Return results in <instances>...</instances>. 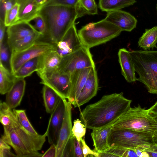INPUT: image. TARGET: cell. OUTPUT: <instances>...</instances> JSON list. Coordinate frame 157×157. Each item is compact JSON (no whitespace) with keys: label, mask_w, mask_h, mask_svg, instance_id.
I'll return each instance as SVG.
<instances>
[{"label":"cell","mask_w":157,"mask_h":157,"mask_svg":"<svg viewBox=\"0 0 157 157\" xmlns=\"http://www.w3.org/2000/svg\"><path fill=\"white\" fill-rule=\"evenodd\" d=\"M17 2L19 5V10L16 23L21 21L30 22L39 14L41 8L35 0H17Z\"/></svg>","instance_id":"obj_21"},{"label":"cell","mask_w":157,"mask_h":157,"mask_svg":"<svg viewBox=\"0 0 157 157\" xmlns=\"http://www.w3.org/2000/svg\"><path fill=\"white\" fill-rule=\"evenodd\" d=\"M10 115L11 119L10 124L27 147L33 151H38L40 150L45 141L46 133L38 136L32 134L21 126L11 109L10 110Z\"/></svg>","instance_id":"obj_12"},{"label":"cell","mask_w":157,"mask_h":157,"mask_svg":"<svg viewBox=\"0 0 157 157\" xmlns=\"http://www.w3.org/2000/svg\"><path fill=\"white\" fill-rule=\"evenodd\" d=\"M6 27L4 21L0 20V44L4 39L5 32Z\"/></svg>","instance_id":"obj_45"},{"label":"cell","mask_w":157,"mask_h":157,"mask_svg":"<svg viewBox=\"0 0 157 157\" xmlns=\"http://www.w3.org/2000/svg\"><path fill=\"white\" fill-rule=\"evenodd\" d=\"M0 148L4 149L8 148L10 149V147L1 138L0 140Z\"/></svg>","instance_id":"obj_47"},{"label":"cell","mask_w":157,"mask_h":157,"mask_svg":"<svg viewBox=\"0 0 157 157\" xmlns=\"http://www.w3.org/2000/svg\"><path fill=\"white\" fill-rule=\"evenodd\" d=\"M17 3V0H0V20L4 22L6 12Z\"/></svg>","instance_id":"obj_37"},{"label":"cell","mask_w":157,"mask_h":157,"mask_svg":"<svg viewBox=\"0 0 157 157\" xmlns=\"http://www.w3.org/2000/svg\"><path fill=\"white\" fill-rule=\"evenodd\" d=\"M112 129V126L92 130L91 133L95 151L103 152L109 147L108 139Z\"/></svg>","instance_id":"obj_23"},{"label":"cell","mask_w":157,"mask_h":157,"mask_svg":"<svg viewBox=\"0 0 157 157\" xmlns=\"http://www.w3.org/2000/svg\"><path fill=\"white\" fill-rule=\"evenodd\" d=\"M65 113V104L61 98L55 109L51 113L45 132L49 143L57 145L60 129L62 126Z\"/></svg>","instance_id":"obj_13"},{"label":"cell","mask_w":157,"mask_h":157,"mask_svg":"<svg viewBox=\"0 0 157 157\" xmlns=\"http://www.w3.org/2000/svg\"><path fill=\"white\" fill-rule=\"evenodd\" d=\"M118 55L121 74L126 81L128 82H132L137 80L130 52L125 48H121L119 50Z\"/></svg>","instance_id":"obj_20"},{"label":"cell","mask_w":157,"mask_h":157,"mask_svg":"<svg viewBox=\"0 0 157 157\" xmlns=\"http://www.w3.org/2000/svg\"><path fill=\"white\" fill-rule=\"evenodd\" d=\"M16 77L11 71L0 63V93L6 94L14 84Z\"/></svg>","instance_id":"obj_27"},{"label":"cell","mask_w":157,"mask_h":157,"mask_svg":"<svg viewBox=\"0 0 157 157\" xmlns=\"http://www.w3.org/2000/svg\"><path fill=\"white\" fill-rule=\"evenodd\" d=\"M19 5L17 3L11 9L6 12L4 19V24L8 27L17 21L19 13Z\"/></svg>","instance_id":"obj_35"},{"label":"cell","mask_w":157,"mask_h":157,"mask_svg":"<svg viewBox=\"0 0 157 157\" xmlns=\"http://www.w3.org/2000/svg\"><path fill=\"white\" fill-rule=\"evenodd\" d=\"M143 148L144 151L147 154L148 157H157V152L145 149L144 147Z\"/></svg>","instance_id":"obj_49"},{"label":"cell","mask_w":157,"mask_h":157,"mask_svg":"<svg viewBox=\"0 0 157 157\" xmlns=\"http://www.w3.org/2000/svg\"><path fill=\"white\" fill-rule=\"evenodd\" d=\"M111 126L113 129H130L153 135L155 130L153 122L147 114V110L139 104L131 107Z\"/></svg>","instance_id":"obj_5"},{"label":"cell","mask_w":157,"mask_h":157,"mask_svg":"<svg viewBox=\"0 0 157 157\" xmlns=\"http://www.w3.org/2000/svg\"><path fill=\"white\" fill-rule=\"evenodd\" d=\"M72 149L74 157H84L81 142L74 136L72 138Z\"/></svg>","instance_id":"obj_40"},{"label":"cell","mask_w":157,"mask_h":157,"mask_svg":"<svg viewBox=\"0 0 157 157\" xmlns=\"http://www.w3.org/2000/svg\"><path fill=\"white\" fill-rule=\"evenodd\" d=\"M101 157H138L134 149L119 147H109L105 151L99 153Z\"/></svg>","instance_id":"obj_30"},{"label":"cell","mask_w":157,"mask_h":157,"mask_svg":"<svg viewBox=\"0 0 157 157\" xmlns=\"http://www.w3.org/2000/svg\"><path fill=\"white\" fill-rule=\"evenodd\" d=\"M79 0H47L43 6L50 5H60L67 6L77 7Z\"/></svg>","instance_id":"obj_39"},{"label":"cell","mask_w":157,"mask_h":157,"mask_svg":"<svg viewBox=\"0 0 157 157\" xmlns=\"http://www.w3.org/2000/svg\"><path fill=\"white\" fill-rule=\"evenodd\" d=\"M55 49L62 57L80 48L82 46L75 24L69 29L62 39L54 44Z\"/></svg>","instance_id":"obj_14"},{"label":"cell","mask_w":157,"mask_h":157,"mask_svg":"<svg viewBox=\"0 0 157 157\" xmlns=\"http://www.w3.org/2000/svg\"><path fill=\"white\" fill-rule=\"evenodd\" d=\"M39 56L33 58L23 64L13 74L16 78H25L37 71L39 66Z\"/></svg>","instance_id":"obj_29"},{"label":"cell","mask_w":157,"mask_h":157,"mask_svg":"<svg viewBox=\"0 0 157 157\" xmlns=\"http://www.w3.org/2000/svg\"><path fill=\"white\" fill-rule=\"evenodd\" d=\"M157 26L149 29H146L145 32L139 38L138 42L139 46L144 50L151 48H157Z\"/></svg>","instance_id":"obj_26"},{"label":"cell","mask_w":157,"mask_h":157,"mask_svg":"<svg viewBox=\"0 0 157 157\" xmlns=\"http://www.w3.org/2000/svg\"><path fill=\"white\" fill-rule=\"evenodd\" d=\"M81 142L82 144L84 157L89 156L99 157V153L94 150H92L86 144L84 138L81 139Z\"/></svg>","instance_id":"obj_41"},{"label":"cell","mask_w":157,"mask_h":157,"mask_svg":"<svg viewBox=\"0 0 157 157\" xmlns=\"http://www.w3.org/2000/svg\"><path fill=\"white\" fill-rule=\"evenodd\" d=\"M78 18L86 14L95 15L98 14V8L95 0H79L77 7Z\"/></svg>","instance_id":"obj_31"},{"label":"cell","mask_w":157,"mask_h":157,"mask_svg":"<svg viewBox=\"0 0 157 157\" xmlns=\"http://www.w3.org/2000/svg\"><path fill=\"white\" fill-rule=\"evenodd\" d=\"M147 114L153 121L155 126V130L152 136V138L154 144L157 145V117L148 113Z\"/></svg>","instance_id":"obj_43"},{"label":"cell","mask_w":157,"mask_h":157,"mask_svg":"<svg viewBox=\"0 0 157 157\" xmlns=\"http://www.w3.org/2000/svg\"><path fill=\"white\" fill-rule=\"evenodd\" d=\"M3 127L4 133L1 138L12 147L18 157H42L43 154L27 147L10 124Z\"/></svg>","instance_id":"obj_10"},{"label":"cell","mask_w":157,"mask_h":157,"mask_svg":"<svg viewBox=\"0 0 157 157\" xmlns=\"http://www.w3.org/2000/svg\"><path fill=\"white\" fill-rule=\"evenodd\" d=\"M38 31L30 22L21 21L8 27L7 41L9 46L14 42Z\"/></svg>","instance_id":"obj_18"},{"label":"cell","mask_w":157,"mask_h":157,"mask_svg":"<svg viewBox=\"0 0 157 157\" xmlns=\"http://www.w3.org/2000/svg\"><path fill=\"white\" fill-rule=\"evenodd\" d=\"M18 157L12 153L10 149L8 148H0V157Z\"/></svg>","instance_id":"obj_44"},{"label":"cell","mask_w":157,"mask_h":157,"mask_svg":"<svg viewBox=\"0 0 157 157\" xmlns=\"http://www.w3.org/2000/svg\"><path fill=\"white\" fill-rule=\"evenodd\" d=\"M95 67L77 70L70 75L71 87L68 101L74 105L92 69Z\"/></svg>","instance_id":"obj_15"},{"label":"cell","mask_w":157,"mask_h":157,"mask_svg":"<svg viewBox=\"0 0 157 157\" xmlns=\"http://www.w3.org/2000/svg\"><path fill=\"white\" fill-rule=\"evenodd\" d=\"M39 14L45 22L47 35L50 43L56 44L59 41L78 18L77 7L60 5L43 6Z\"/></svg>","instance_id":"obj_2"},{"label":"cell","mask_w":157,"mask_h":157,"mask_svg":"<svg viewBox=\"0 0 157 157\" xmlns=\"http://www.w3.org/2000/svg\"><path fill=\"white\" fill-rule=\"evenodd\" d=\"M147 110L148 114L157 117V101Z\"/></svg>","instance_id":"obj_46"},{"label":"cell","mask_w":157,"mask_h":157,"mask_svg":"<svg viewBox=\"0 0 157 157\" xmlns=\"http://www.w3.org/2000/svg\"><path fill=\"white\" fill-rule=\"evenodd\" d=\"M54 48V44L38 40L31 46L25 50L11 53L10 58L11 72L14 74L26 62L40 56Z\"/></svg>","instance_id":"obj_8"},{"label":"cell","mask_w":157,"mask_h":157,"mask_svg":"<svg viewBox=\"0 0 157 157\" xmlns=\"http://www.w3.org/2000/svg\"><path fill=\"white\" fill-rule=\"evenodd\" d=\"M42 93L46 112L51 114L55 109L61 98L53 89L46 85H44Z\"/></svg>","instance_id":"obj_25"},{"label":"cell","mask_w":157,"mask_h":157,"mask_svg":"<svg viewBox=\"0 0 157 157\" xmlns=\"http://www.w3.org/2000/svg\"><path fill=\"white\" fill-rule=\"evenodd\" d=\"M145 149L157 152V145L152 144L147 145Z\"/></svg>","instance_id":"obj_48"},{"label":"cell","mask_w":157,"mask_h":157,"mask_svg":"<svg viewBox=\"0 0 157 157\" xmlns=\"http://www.w3.org/2000/svg\"><path fill=\"white\" fill-rule=\"evenodd\" d=\"M42 36L39 32L37 31L15 41L9 46L11 52H19L29 47Z\"/></svg>","instance_id":"obj_24"},{"label":"cell","mask_w":157,"mask_h":157,"mask_svg":"<svg viewBox=\"0 0 157 157\" xmlns=\"http://www.w3.org/2000/svg\"><path fill=\"white\" fill-rule=\"evenodd\" d=\"M131 102L122 92L104 95L80 112V120L86 128L92 130L111 126L130 108Z\"/></svg>","instance_id":"obj_1"},{"label":"cell","mask_w":157,"mask_h":157,"mask_svg":"<svg viewBox=\"0 0 157 157\" xmlns=\"http://www.w3.org/2000/svg\"><path fill=\"white\" fill-rule=\"evenodd\" d=\"M38 75L41 79V84L52 88L62 99H68L71 87L70 75L57 69Z\"/></svg>","instance_id":"obj_9"},{"label":"cell","mask_w":157,"mask_h":157,"mask_svg":"<svg viewBox=\"0 0 157 157\" xmlns=\"http://www.w3.org/2000/svg\"><path fill=\"white\" fill-rule=\"evenodd\" d=\"M136 2L135 0H99L98 6L102 11L107 12L121 10Z\"/></svg>","instance_id":"obj_28"},{"label":"cell","mask_w":157,"mask_h":157,"mask_svg":"<svg viewBox=\"0 0 157 157\" xmlns=\"http://www.w3.org/2000/svg\"><path fill=\"white\" fill-rule=\"evenodd\" d=\"M26 82L24 78H16L13 85L6 93V102L13 109L19 106L24 96Z\"/></svg>","instance_id":"obj_22"},{"label":"cell","mask_w":157,"mask_h":157,"mask_svg":"<svg viewBox=\"0 0 157 157\" xmlns=\"http://www.w3.org/2000/svg\"><path fill=\"white\" fill-rule=\"evenodd\" d=\"M7 41L4 39L0 44V63L11 71L10 58L11 53Z\"/></svg>","instance_id":"obj_33"},{"label":"cell","mask_w":157,"mask_h":157,"mask_svg":"<svg viewBox=\"0 0 157 157\" xmlns=\"http://www.w3.org/2000/svg\"><path fill=\"white\" fill-rule=\"evenodd\" d=\"M13 110L19 123L25 129L34 135H39L35 131L29 120L25 110L14 109Z\"/></svg>","instance_id":"obj_32"},{"label":"cell","mask_w":157,"mask_h":157,"mask_svg":"<svg viewBox=\"0 0 157 157\" xmlns=\"http://www.w3.org/2000/svg\"><path fill=\"white\" fill-rule=\"evenodd\" d=\"M56 146L51 144L50 147L43 155L42 157H56Z\"/></svg>","instance_id":"obj_42"},{"label":"cell","mask_w":157,"mask_h":157,"mask_svg":"<svg viewBox=\"0 0 157 157\" xmlns=\"http://www.w3.org/2000/svg\"><path fill=\"white\" fill-rule=\"evenodd\" d=\"M153 135L130 129H113L109 135V147H119L134 149L139 146L154 144Z\"/></svg>","instance_id":"obj_6"},{"label":"cell","mask_w":157,"mask_h":157,"mask_svg":"<svg viewBox=\"0 0 157 157\" xmlns=\"http://www.w3.org/2000/svg\"><path fill=\"white\" fill-rule=\"evenodd\" d=\"M62 57L54 48L47 51L39 56L38 75L50 71L58 68Z\"/></svg>","instance_id":"obj_19"},{"label":"cell","mask_w":157,"mask_h":157,"mask_svg":"<svg viewBox=\"0 0 157 157\" xmlns=\"http://www.w3.org/2000/svg\"><path fill=\"white\" fill-rule=\"evenodd\" d=\"M98 87L97 73L94 67L89 75L74 107H79L88 102L96 95Z\"/></svg>","instance_id":"obj_17"},{"label":"cell","mask_w":157,"mask_h":157,"mask_svg":"<svg viewBox=\"0 0 157 157\" xmlns=\"http://www.w3.org/2000/svg\"><path fill=\"white\" fill-rule=\"evenodd\" d=\"M32 21L34 22V25H33L35 29L43 35V37L46 36L47 33L46 28L45 22L42 16L39 14Z\"/></svg>","instance_id":"obj_38"},{"label":"cell","mask_w":157,"mask_h":157,"mask_svg":"<svg viewBox=\"0 0 157 157\" xmlns=\"http://www.w3.org/2000/svg\"><path fill=\"white\" fill-rule=\"evenodd\" d=\"M47 0H35L38 6L41 8Z\"/></svg>","instance_id":"obj_50"},{"label":"cell","mask_w":157,"mask_h":157,"mask_svg":"<svg viewBox=\"0 0 157 157\" xmlns=\"http://www.w3.org/2000/svg\"><path fill=\"white\" fill-rule=\"evenodd\" d=\"M105 19L122 31H131L136 28L137 23V20L134 16L121 10L107 12Z\"/></svg>","instance_id":"obj_16"},{"label":"cell","mask_w":157,"mask_h":157,"mask_svg":"<svg viewBox=\"0 0 157 157\" xmlns=\"http://www.w3.org/2000/svg\"><path fill=\"white\" fill-rule=\"evenodd\" d=\"M156 9H157V6H156Z\"/></svg>","instance_id":"obj_51"},{"label":"cell","mask_w":157,"mask_h":157,"mask_svg":"<svg viewBox=\"0 0 157 157\" xmlns=\"http://www.w3.org/2000/svg\"><path fill=\"white\" fill-rule=\"evenodd\" d=\"M86 128L81 120L78 119L74 120L73 126L72 128V132L73 136L77 140L80 141L85 136Z\"/></svg>","instance_id":"obj_34"},{"label":"cell","mask_w":157,"mask_h":157,"mask_svg":"<svg viewBox=\"0 0 157 157\" xmlns=\"http://www.w3.org/2000/svg\"><path fill=\"white\" fill-rule=\"evenodd\" d=\"M95 67L90 48L82 46L77 50L62 57L57 69L70 75L81 69Z\"/></svg>","instance_id":"obj_7"},{"label":"cell","mask_w":157,"mask_h":157,"mask_svg":"<svg viewBox=\"0 0 157 157\" xmlns=\"http://www.w3.org/2000/svg\"><path fill=\"white\" fill-rule=\"evenodd\" d=\"M65 104V113L62 126L56 145V157H63L65 148L73 136L72 132V104L67 99H62Z\"/></svg>","instance_id":"obj_11"},{"label":"cell","mask_w":157,"mask_h":157,"mask_svg":"<svg viewBox=\"0 0 157 157\" xmlns=\"http://www.w3.org/2000/svg\"><path fill=\"white\" fill-rule=\"evenodd\" d=\"M138 81L144 84L148 92L157 94V51L130 52Z\"/></svg>","instance_id":"obj_3"},{"label":"cell","mask_w":157,"mask_h":157,"mask_svg":"<svg viewBox=\"0 0 157 157\" xmlns=\"http://www.w3.org/2000/svg\"><path fill=\"white\" fill-rule=\"evenodd\" d=\"M122 31L105 18L89 23L78 32L82 45L89 48L105 43L117 37Z\"/></svg>","instance_id":"obj_4"},{"label":"cell","mask_w":157,"mask_h":157,"mask_svg":"<svg viewBox=\"0 0 157 157\" xmlns=\"http://www.w3.org/2000/svg\"><path fill=\"white\" fill-rule=\"evenodd\" d=\"M11 108L6 102L0 101V121L4 126L9 125L11 122L10 110Z\"/></svg>","instance_id":"obj_36"}]
</instances>
